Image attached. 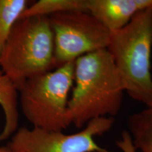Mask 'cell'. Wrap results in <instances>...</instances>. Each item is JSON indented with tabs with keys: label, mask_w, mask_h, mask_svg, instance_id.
I'll return each instance as SVG.
<instances>
[{
	"label": "cell",
	"mask_w": 152,
	"mask_h": 152,
	"mask_svg": "<svg viewBox=\"0 0 152 152\" xmlns=\"http://www.w3.org/2000/svg\"><path fill=\"white\" fill-rule=\"evenodd\" d=\"M56 69L54 35L49 17L19 18L0 54V70L16 87Z\"/></svg>",
	"instance_id": "cell-3"
},
{
	"label": "cell",
	"mask_w": 152,
	"mask_h": 152,
	"mask_svg": "<svg viewBox=\"0 0 152 152\" xmlns=\"http://www.w3.org/2000/svg\"><path fill=\"white\" fill-rule=\"evenodd\" d=\"M0 73H1V70H0Z\"/></svg>",
	"instance_id": "cell-13"
},
{
	"label": "cell",
	"mask_w": 152,
	"mask_h": 152,
	"mask_svg": "<svg viewBox=\"0 0 152 152\" xmlns=\"http://www.w3.org/2000/svg\"><path fill=\"white\" fill-rule=\"evenodd\" d=\"M152 8V0H86V9L111 33L127 26L139 13Z\"/></svg>",
	"instance_id": "cell-7"
},
{
	"label": "cell",
	"mask_w": 152,
	"mask_h": 152,
	"mask_svg": "<svg viewBox=\"0 0 152 152\" xmlns=\"http://www.w3.org/2000/svg\"><path fill=\"white\" fill-rule=\"evenodd\" d=\"M128 128L134 149L152 152V106L129 115Z\"/></svg>",
	"instance_id": "cell-9"
},
{
	"label": "cell",
	"mask_w": 152,
	"mask_h": 152,
	"mask_svg": "<svg viewBox=\"0 0 152 152\" xmlns=\"http://www.w3.org/2000/svg\"><path fill=\"white\" fill-rule=\"evenodd\" d=\"M0 152H18V151H14L13 149H10L8 146H7V147H1V146H0Z\"/></svg>",
	"instance_id": "cell-12"
},
{
	"label": "cell",
	"mask_w": 152,
	"mask_h": 152,
	"mask_svg": "<svg viewBox=\"0 0 152 152\" xmlns=\"http://www.w3.org/2000/svg\"><path fill=\"white\" fill-rule=\"evenodd\" d=\"M74 61L26 80L18 90L24 116L33 128L63 131L71 125L68 113Z\"/></svg>",
	"instance_id": "cell-4"
},
{
	"label": "cell",
	"mask_w": 152,
	"mask_h": 152,
	"mask_svg": "<svg viewBox=\"0 0 152 152\" xmlns=\"http://www.w3.org/2000/svg\"><path fill=\"white\" fill-rule=\"evenodd\" d=\"M114 123L113 118L94 119L73 134L23 127L12 137L8 147L18 152H110L99 146L95 137L109 132Z\"/></svg>",
	"instance_id": "cell-6"
},
{
	"label": "cell",
	"mask_w": 152,
	"mask_h": 152,
	"mask_svg": "<svg viewBox=\"0 0 152 152\" xmlns=\"http://www.w3.org/2000/svg\"><path fill=\"white\" fill-rule=\"evenodd\" d=\"M125 87L106 49L74 61V81L68 113L71 125L83 129L94 119L113 118L121 111Z\"/></svg>",
	"instance_id": "cell-1"
},
{
	"label": "cell",
	"mask_w": 152,
	"mask_h": 152,
	"mask_svg": "<svg viewBox=\"0 0 152 152\" xmlns=\"http://www.w3.org/2000/svg\"><path fill=\"white\" fill-rule=\"evenodd\" d=\"M108 52L133 100L152 106V8L136 15L124 28L111 33Z\"/></svg>",
	"instance_id": "cell-2"
},
{
	"label": "cell",
	"mask_w": 152,
	"mask_h": 152,
	"mask_svg": "<svg viewBox=\"0 0 152 152\" xmlns=\"http://www.w3.org/2000/svg\"><path fill=\"white\" fill-rule=\"evenodd\" d=\"M0 106L5 116V125L0 134V142L7 140L18 127V90L10 79L0 73Z\"/></svg>",
	"instance_id": "cell-8"
},
{
	"label": "cell",
	"mask_w": 152,
	"mask_h": 152,
	"mask_svg": "<svg viewBox=\"0 0 152 152\" xmlns=\"http://www.w3.org/2000/svg\"><path fill=\"white\" fill-rule=\"evenodd\" d=\"M67 11H87L86 0H39L34 1L23 11L20 18L50 16Z\"/></svg>",
	"instance_id": "cell-10"
},
{
	"label": "cell",
	"mask_w": 152,
	"mask_h": 152,
	"mask_svg": "<svg viewBox=\"0 0 152 152\" xmlns=\"http://www.w3.org/2000/svg\"><path fill=\"white\" fill-rule=\"evenodd\" d=\"M30 4L28 0H0V54L15 23Z\"/></svg>",
	"instance_id": "cell-11"
},
{
	"label": "cell",
	"mask_w": 152,
	"mask_h": 152,
	"mask_svg": "<svg viewBox=\"0 0 152 152\" xmlns=\"http://www.w3.org/2000/svg\"><path fill=\"white\" fill-rule=\"evenodd\" d=\"M49 20L54 35L56 68L107 49L111 32L87 11L58 13Z\"/></svg>",
	"instance_id": "cell-5"
}]
</instances>
